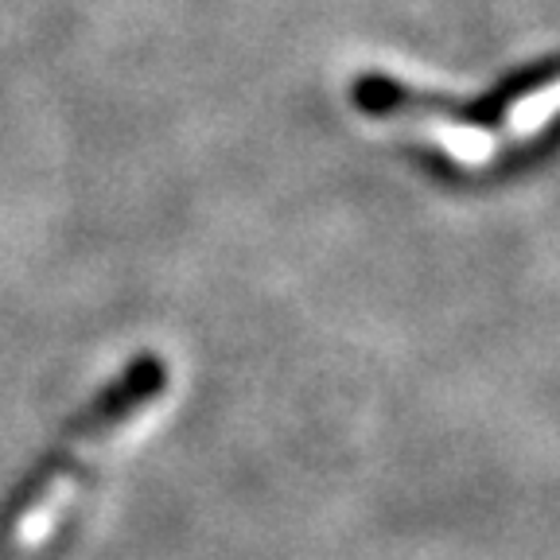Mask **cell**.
Segmentation results:
<instances>
[{"instance_id": "obj_1", "label": "cell", "mask_w": 560, "mask_h": 560, "mask_svg": "<svg viewBox=\"0 0 560 560\" xmlns=\"http://www.w3.org/2000/svg\"><path fill=\"white\" fill-rule=\"evenodd\" d=\"M167 389V366L160 359H137L114 385H105L97 401L67 432V444L47 455L39 471L16 490L9 514L0 522V545L9 552H39L70 514L86 482L90 464L125 444V436L144 424Z\"/></svg>"}, {"instance_id": "obj_2", "label": "cell", "mask_w": 560, "mask_h": 560, "mask_svg": "<svg viewBox=\"0 0 560 560\" xmlns=\"http://www.w3.org/2000/svg\"><path fill=\"white\" fill-rule=\"evenodd\" d=\"M557 82V55H541L534 62L506 70L499 82H490L479 94H447V90L409 86L389 74H359L350 86V102L366 117H444L459 129L499 132L506 125L510 109L525 102L537 90H549Z\"/></svg>"}]
</instances>
